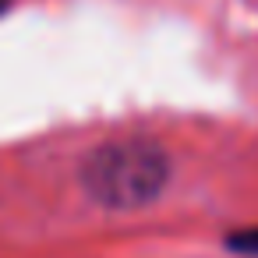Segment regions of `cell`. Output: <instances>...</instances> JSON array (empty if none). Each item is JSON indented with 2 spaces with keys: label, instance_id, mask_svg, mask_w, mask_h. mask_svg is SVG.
Wrapping results in <instances>:
<instances>
[{
  "label": "cell",
  "instance_id": "6da1fadb",
  "mask_svg": "<svg viewBox=\"0 0 258 258\" xmlns=\"http://www.w3.org/2000/svg\"><path fill=\"white\" fill-rule=\"evenodd\" d=\"M170 163L152 142H110L85 159L82 180L89 195L110 209H138L166 184Z\"/></svg>",
  "mask_w": 258,
  "mask_h": 258
},
{
  "label": "cell",
  "instance_id": "7a4b0ae2",
  "mask_svg": "<svg viewBox=\"0 0 258 258\" xmlns=\"http://www.w3.org/2000/svg\"><path fill=\"white\" fill-rule=\"evenodd\" d=\"M8 4H11V0H0V11H8Z\"/></svg>",
  "mask_w": 258,
  "mask_h": 258
}]
</instances>
